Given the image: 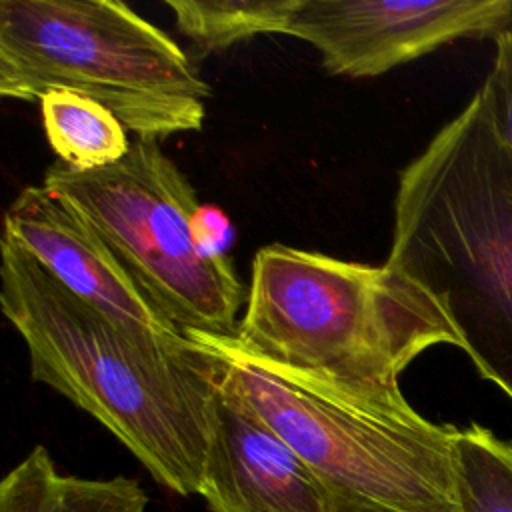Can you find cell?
I'll return each instance as SVG.
<instances>
[{"label":"cell","instance_id":"6da1fadb","mask_svg":"<svg viewBox=\"0 0 512 512\" xmlns=\"http://www.w3.org/2000/svg\"><path fill=\"white\" fill-rule=\"evenodd\" d=\"M0 254V306L26 344L32 380L96 418L158 484L200 494L218 406L212 356L134 338L4 236Z\"/></svg>","mask_w":512,"mask_h":512},{"label":"cell","instance_id":"9c48e42d","mask_svg":"<svg viewBox=\"0 0 512 512\" xmlns=\"http://www.w3.org/2000/svg\"><path fill=\"white\" fill-rule=\"evenodd\" d=\"M200 496L210 512H336L308 464L220 386Z\"/></svg>","mask_w":512,"mask_h":512},{"label":"cell","instance_id":"7c38bea8","mask_svg":"<svg viewBox=\"0 0 512 512\" xmlns=\"http://www.w3.org/2000/svg\"><path fill=\"white\" fill-rule=\"evenodd\" d=\"M198 52L226 50L258 34H284L298 0H166Z\"/></svg>","mask_w":512,"mask_h":512},{"label":"cell","instance_id":"5bb4252c","mask_svg":"<svg viewBox=\"0 0 512 512\" xmlns=\"http://www.w3.org/2000/svg\"><path fill=\"white\" fill-rule=\"evenodd\" d=\"M492 68L480 86L488 98L496 128L512 148V28L494 38Z\"/></svg>","mask_w":512,"mask_h":512},{"label":"cell","instance_id":"3957f363","mask_svg":"<svg viewBox=\"0 0 512 512\" xmlns=\"http://www.w3.org/2000/svg\"><path fill=\"white\" fill-rule=\"evenodd\" d=\"M230 340L372 400L402 398V372L428 348H462L442 304L402 272L282 244L254 254L246 310Z\"/></svg>","mask_w":512,"mask_h":512},{"label":"cell","instance_id":"277c9868","mask_svg":"<svg viewBox=\"0 0 512 512\" xmlns=\"http://www.w3.org/2000/svg\"><path fill=\"white\" fill-rule=\"evenodd\" d=\"M220 390L254 410L316 474L336 512H460L454 442L402 396L372 400L190 332Z\"/></svg>","mask_w":512,"mask_h":512},{"label":"cell","instance_id":"8fae6325","mask_svg":"<svg viewBox=\"0 0 512 512\" xmlns=\"http://www.w3.org/2000/svg\"><path fill=\"white\" fill-rule=\"evenodd\" d=\"M38 102L46 140L68 168H106L130 152L124 124L104 104L70 90H50Z\"/></svg>","mask_w":512,"mask_h":512},{"label":"cell","instance_id":"52a82bcc","mask_svg":"<svg viewBox=\"0 0 512 512\" xmlns=\"http://www.w3.org/2000/svg\"><path fill=\"white\" fill-rule=\"evenodd\" d=\"M512 26V0H298L284 34L312 44L330 74L374 78L462 38Z\"/></svg>","mask_w":512,"mask_h":512},{"label":"cell","instance_id":"8992f818","mask_svg":"<svg viewBox=\"0 0 512 512\" xmlns=\"http://www.w3.org/2000/svg\"><path fill=\"white\" fill-rule=\"evenodd\" d=\"M42 184L98 232L184 334L236 336L244 286L226 254H208L196 242V192L154 140L138 138L122 160L90 172L58 160Z\"/></svg>","mask_w":512,"mask_h":512},{"label":"cell","instance_id":"9a60e30c","mask_svg":"<svg viewBox=\"0 0 512 512\" xmlns=\"http://www.w3.org/2000/svg\"><path fill=\"white\" fill-rule=\"evenodd\" d=\"M194 238L208 254H224V244L230 234L228 218L216 206H202L192 220Z\"/></svg>","mask_w":512,"mask_h":512},{"label":"cell","instance_id":"4fadbf2b","mask_svg":"<svg viewBox=\"0 0 512 512\" xmlns=\"http://www.w3.org/2000/svg\"><path fill=\"white\" fill-rule=\"evenodd\" d=\"M460 512H512V442L470 424L454 442Z\"/></svg>","mask_w":512,"mask_h":512},{"label":"cell","instance_id":"5b68a950","mask_svg":"<svg viewBox=\"0 0 512 512\" xmlns=\"http://www.w3.org/2000/svg\"><path fill=\"white\" fill-rule=\"evenodd\" d=\"M70 90L140 140L200 130L210 86L182 48L118 0H2L0 96Z\"/></svg>","mask_w":512,"mask_h":512},{"label":"cell","instance_id":"30bf717a","mask_svg":"<svg viewBox=\"0 0 512 512\" xmlns=\"http://www.w3.org/2000/svg\"><path fill=\"white\" fill-rule=\"evenodd\" d=\"M148 496L126 476L62 474L36 446L0 482V512H146Z\"/></svg>","mask_w":512,"mask_h":512},{"label":"cell","instance_id":"ba28073f","mask_svg":"<svg viewBox=\"0 0 512 512\" xmlns=\"http://www.w3.org/2000/svg\"><path fill=\"white\" fill-rule=\"evenodd\" d=\"M2 236L134 338L174 356L202 352L154 306L98 232L44 184L20 190L4 214Z\"/></svg>","mask_w":512,"mask_h":512},{"label":"cell","instance_id":"7a4b0ae2","mask_svg":"<svg viewBox=\"0 0 512 512\" xmlns=\"http://www.w3.org/2000/svg\"><path fill=\"white\" fill-rule=\"evenodd\" d=\"M430 292L512 400V148L478 88L398 176L384 262Z\"/></svg>","mask_w":512,"mask_h":512}]
</instances>
